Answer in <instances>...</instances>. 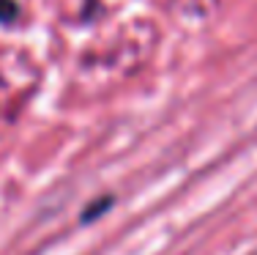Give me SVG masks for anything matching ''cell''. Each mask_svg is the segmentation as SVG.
<instances>
[{"mask_svg":"<svg viewBox=\"0 0 257 255\" xmlns=\"http://www.w3.org/2000/svg\"><path fill=\"white\" fill-rule=\"evenodd\" d=\"M17 17V3L14 0H0V22H11Z\"/></svg>","mask_w":257,"mask_h":255,"instance_id":"1","label":"cell"},{"mask_svg":"<svg viewBox=\"0 0 257 255\" xmlns=\"http://www.w3.org/2000/svg\"><path fill=\"white\" fill-rule=\"evenodd\" d=\"M109 203H112V200H109V198H101L99 203H93V209L82 211V220H96V214H101L104 209H109Z\"/></svg>","mask_w":257,"mask_h":255,"instance_id":"2","label":"cell"}]
</instances>
